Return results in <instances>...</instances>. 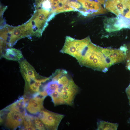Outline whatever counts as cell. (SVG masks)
Masks as SVG:
<instances>
[{
    "mask_svg": "<svg viewBox=\"0 0 130 130\" xmlns=\"http://www.w3.org/2000/svg\"><path fill=\"white\" fill-rule=\"evenodd\" d=\"M31 118L36 129L40 130H46L44 124L36 116H32Z\"/></svg>",
    "mask_w": 130,
    "mask_h": 130,
    "instance_id": "cell-15",
    "label": "cell"
},
{
    "mask_svg": "<svg viewBox=\"0 0 130 130\" xmlns=\"http://www.w3.org/2000/svg\"><path fill=\"white\" fill-rule=\"evenodd\" d=\"M101 48L93 44L89 37L79 40L67 36L60 52L75 58L82 66L105 72L110 65Z\"/></svg>",
    "mask_w": 130,
    "mask_h": 130,
    "instance_id": "cell-1",
    "label": "cell"
},
{
    "mask_svg": "<svg viewBox=\"0 0 130 130\" xmlns=\"http://www.w3.org/2000/svg\"><path fill=\"white\" fill-rule=\"evenodd\" d=\"M63 0H50L51 7L52 11L54 13L56 8L61 2Z\"/></svg>",
    "mask_w": 130,
    "mask_h": 130,
    "instance_id": "cell-16",
    "label": "cell"
},
{
    "mask_svg": "<svg viewBox=\"0 0 130 130\" xmlns=\"http://www.w3.org/2000/svg\"><path fill=\"white\" fill-rule=\"evenodd\" d=\"M1 57L11 60L19 61L24 59L21 52L19 50L12 48H6L0 52Z\"/></svg>",
    "mask_w": 130,
    "mask_h": 130,
    "instance_id": "cell-10",
    "label": "cell"
},
{
    "mask_svg": "<svg viewBox=\"0 0 130 130\" xmlns=\"http://www.w3.org/2000/svg\"><path fill=\"white\" fill-rule=\"evenodd\" d=\"M47 0H36V2L37 5V7H38L42 2Z\"/></svg>",
    "mask_w": 130,
    "mask_h": 130,
    "instance_id": "cell-19",
    "label": "cell"
},
{
    "mask_svg": "<svg viewBox=\"0 0 130 130\" xmlns=\"http://www.w3.org/2000/svg\"><path fill=\"white\" fill-rule=\"evenodd\" d=\"M44 101L32 97L30 98L26 107V110L31 114L36 115L44 108Z\"/></svg>",
    "mask_w": 130,
    "mask_h": 130,
    "instance_id": "cell-11",
    "label": "cell"
},
{
    "mask_svg": "<svg viewBox=\"0 0 130 130\" xmlns=\"http://www.w3.org/2000/svg\"><path fill=\"white\" fill-rule=\"evenodd\" d=\"M20 71L25 80V84L32 80L39 78L41 76L36 72L34 67L27 61L23 59L19 61Z\"/></svg>",
    "mask_w": 130,
    "mask_h": 130,
    "instance_id": "cell-9",
    "label": "cell"
},
{
    "mask_svg": "<svg viewBox=\"0 0 130 130\" xmlns=\"http://www.w3.org/2000/svg\"><path fill=\"white\" fill-rule=\"evenodd\" d=\"M6 111L7 112L5 119L1 123L4 121L5 126L8 129L15 130L18 128L20 129L25 116L21 113L15 111Z\"/></svg>",
    "mask_w": 130,
    "mask_h": 130,
    "instance_id": "cell-8",
    "label": "cell"
},
{
    "mask_svg": "<svg viewBox=\"0 0 130 130\" xmlns=\"http://www.w3.org/2000/svg\"><path fill=\"white\" fill-rule=\"evenodd\" d=\"M126 92L129 98H130V84L127 88L126 90Z\"/></svg>",
    "mask_w": 130,
    "mask_h": 130,
    "instance_id": "cell-18",
    "label": "cell"
},
{
    "mask_svg": "<svg viewBox=\"0 0 130 130\" xmlns=\"http://www.w3.org/2000/svg\"><path fill=\"white\" fill-rule=\"evenodd\" d=\"M127 50L125 46H121L119 49L101 48L102 53L111 66L124 61L127 56Z\"/></svg>",
    "mask_w": 130,
    "mask_h": 130,
    "instance_id": "cell-6",
    "label": "cell"
},
{
    "mask_svg": "<svg viewBox=\"0 0 130 130\" xmlns=\"http://www.w3.org/2000/svg\"><path fill=\"white\" fill-rule=\"evenodd\" d=\"M52 7L51 5L50 1L47 0L43 2L42 4L41 8L50 11V9Z\"/></svg>",
    "mask_w": 130,
    "mask_h": 130,
    "instance_id": "cell-17",
    "label": "cell"
},
{
    "mask_svg": "<svg viewBox=\"0 0 130 130\" xmlns=\"http://www.w3.org/2000/svg\"><path fill=\"white\" fill-rule=\"evenodd\" d=\"M55 14L52 11L42 8L36 9L31 19L25 24L27 37L41 36L48 22Z\"/></svg>",
    "mask_w": 130,
    "mask_h": 130,
    "instance_id": "cell-2",
    "label": "cell"
},
{
    "mask_svg": "<svg viewBox=\"0 0 130 130\" xmlns=\"http://www.w3.org/2000/svg\"><path fill=\"white\" fill-rule=\"evenodd\" d=\"M129 99L130 102V98H129Z\"/></svg>",
    "mask_w": 130,
    "mask_h": 130,
    "instance_id": "cell-20",
    "label": "cell"
},
{
    "mask_svg": "<svg viewBox=\"0 0 130 130\" xmlns=\"http://www.w3.org/2000/svg\"><path fill=\"white\" fill-rule=\"evenodd\" d=\"M105 7L117 17L123 15L130 7V0H108L105 3Z\"/></svg>",
    "mask_w": 130,
    "mask_h": 130,
    "instance_id": "cell-7",
    "label": "cell"
},
{
    "mask_svg": "<svg viewBox=\"0 0 130 130\" xmlns=\"http://www.w3.org/2000/svg\"><path fill=\"white\" fill-rule=\"evenodd\" d=\"M26 106L23 96L20 97L14 103L7 106L3 110H13L19 112L25 116L27 113Z\"/></svg>",
    "mask_w": 130,
    "mask_h": 130,
    "instance_id": "cell-12",
    "label": "cell"
},
{
    "mask_svg": "<svg viewBox=\"0 0 130 130\" xmlns=\"http://www.w3.org/2000/svg\"><path fill=\"white\" fill-rule=\"evenodd\" d=\"M58 84L55 90L50 96L55 106L62 105L60 96L65 87L73 79L68 72L64 69H57Z\"/></svg>",
    "mask_w": 130,
    "mask_h": 130,
    "instance_id": "cell-4",
    "label": "cell"
},
{
    "mask_svg": "<svg viewBox=\"0 0 130 130\" xmlns=\"http://www.w3.org/2000/svg\"><path fill=\"white\" fill-rule=\"evenodd\" d=\"M97 130H117L118 126L117 123H113L102 121L97 122Z\"/></svg>",
    "mask_w": 130,
    "mask_h": 130,
    "instance_id": "cell-14",
    "label": "cell"
},
{
    "mask_svg": "<svg viewBox=\"0 0 130 130\" xmlns=\"http://www.w3.org/2000/svg\"><path fill=\"white\" fill-rule=\"evenodd\" d=\"M44 124L46 130H57L61 121L65 116L58 114L43 109L36 115Z\"/></svg>",
    "mask_w": 130,
    "mask_h": 130,
    "instance_id": "cell-5",
    "label": "cell"
},
{
    "mask_svg": "<svg viewBox=\"0 0 130 130\" xmlns=\"http://www.w3.org/2000/svg\"><path fill=\"white\" fill-rule=\"evenodd\" d=\"M27 37L25 24L13 27L7 24L0 30V42L11 47L20 39Z\"/></svg>",
    "mask_w": 130,
    "mask_h": 130,
    "instance_id": "cell-3",
    "label": "cell"
},
{
    "mask_svg": "<svg viewBox=\"0 0 130 130\" xmlns=\"http://www.w3.org/2000/svg\"><path fill=\"white\" fill-rule=\"evenodd\" d=\"M117 18L106 19L104 22V27L108 32H113L119 30L121 28Z\"/></svg>",
    "mask_w": 130,
    "mask_h": 130,
    "instance_id": "cell-13",
    "label": "cell"
}]
</instances>
